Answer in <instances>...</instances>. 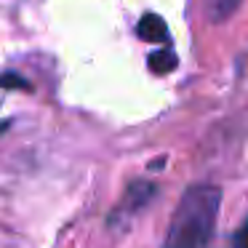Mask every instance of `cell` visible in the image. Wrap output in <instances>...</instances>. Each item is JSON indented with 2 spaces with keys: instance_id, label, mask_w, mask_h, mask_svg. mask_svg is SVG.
<instances>
[{
  "instance_id": "obj_1",
  "label": "cell",
  "mask_w": 248,
  "mask_h": 248,
  "mask_svg": "<svg viewBox=\"0 0 248 248\" xmlns=\"http://www.w3.org/2000/svg\"><path fill=\"white\" fill-rule=\"evenodd\" d=\"M221 189L214 184H195L184 192L173 211L163 248H208L214 240Z\"/></svg>"
},
{
  "instance_id": "obj_2",
  "label": "cell",
  "mask_w": 248,
  "mask_h": 248,
  "mask_svg": "<svg viewBox=\"0 0 248 248\" xmlns=\"http://www.w3.org/2000/svg\"><path fill=\"white\" fill-rule=\"evenodd\" d=\"M155 192H157V187L152 182H131L128 184V192H125V200L115 208V214L109 216V221H118L123 214L131 216V214H136V211H141L152 200V195H155Z\"/></svg>"
},
{
  "instance_id": "obj_3",
  "label": "cell",
  "mask_w": 248,
  "mask_h": 248,
  "mask_svg": "<svg viewBox=\"0 0 248 248\" xmlns=\"http://www.w3.org/2000/svg\"><path fill=\"white\" fill-rule=\"evenodd\" d=\"M136 32H139V38L147 40V43H166L168 40V27H166V22H163V16H157V14H144V16L139 19Z\"/></svg>"
},
{
  "instance_id": "obj_4",
  "label": "cell",
  "mask_w": 248,
  "mask_h": 248,
  "mask_svg": "<svg viewBox=\"0 0 248 248\" xmlns=\"http://www.w3.org/2000/svg\"><path fill=\"white\" fill-rule=\"evenodd\" d=\"M176 54H173V48H160L155 51V54H150V67L157 72V75H166V72H171L173 67H176Z\"/></svg>"
},
{
  "instance_id": "obj_5",
  "label": "cell",
  "mask_w": 248,
  "mask_h": 248,
  "mask_svg": "<svg viewBox=\"0 0 248 248\" xmlns=\"http://www.w3.org/2000/svg\"><path fill=\"white\" fill-rule=\"evenodd\" d=\"M240 0H211V19L214 22H227L237 11Z\"/></svg>"
},
{
  "instance_id": "obj_6",
  "label": "cell",
  "mask_w": 248,
  "mask_h": 248,
  "mask_svg": "<svg viewBox=\"0 0 248 248\" xmlns=\"http://www.w3.org/2000/svg\"><path fill=\"white\" fill-rule=\"evenodd\" d=\"M235 248H248V219H246V224L237 230V235H235V243H232Z\"/></svg>"
}]
</instances>
